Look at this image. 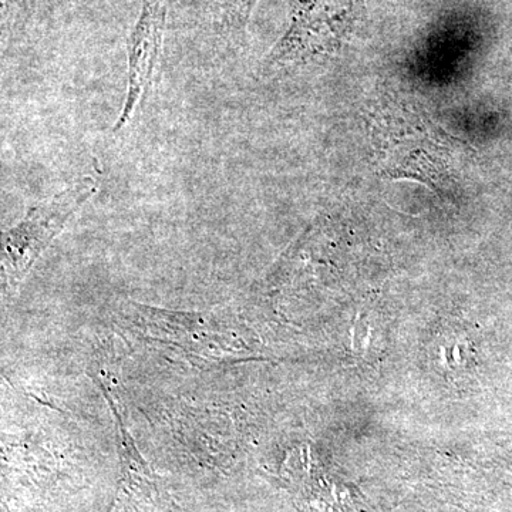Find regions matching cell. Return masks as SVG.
<instances>
[{
	"label": "cell",
	"instance_id": "obj_3",
	"mask_svg": "<svg viewBox=\"0 0 512 512\" xmlns=\"http://www.w3.org/2000/svg\"><path fill=\"white\" fill-rule=\"evenodd\" d=\"M356 0H298L285 35L266 56V74L333 55L345 42Z\"/></svg>",
	"mask_w": 512,
	"mask_h": 512
},
{
	"label": "cell",
	"instance_id": "obj_2",
	"mask_svg": "<svg viewBox=\"0 0 512 512\" xmlns=\"http://www.w3.org/2000/svg\"><path fill=\"white\" fill-rule=\"evenodd\" d=\"M97 181L84 177L66 190L37 202L3 234L2 269L8 285H18L70 218L96 194Z\"/></svg>",
	"mask_w": 512,
	"mask_h": 512
},
{
	"label": "cell",
	"instance_id": "obj_1",
	"mask_svg": "<svg viewBox=\"0 0 512 512\" xmlns=\"http://www.w3.org/2000/svg\"><path fill=\"white\" fill-rule=\"evenodd\" d=\"M372 160L386 180H410L443 192L454 181L450 141L416 107L383 96L366 116Z\"/></svg>",
	"mask_w": 512,
	"mask_h": 512
},
{
	"label": "cell",
	"instance_id": "obj_5",
	"mask_svg": "<svg viewBox=\"0 0 512 512\" xmlns=\"http://www.w3.org/2000/svg\"><path fill=\"white\" fill-rule=\"evenodd\" d=\"M259 0H187L195 22L221 36H242Z\"/></svg>",
	"mask_w": 512,
	"mask_h": 512
},
{
	"label": "cell",
	"instance_id": "obj_4",
	"mask_svg": "<svg viewBox=\"0 0 512 512\" xmlns=\"http://www.w3.org/2000/svg\"><path fill=\"white\" fill-rule=\"evenodd\" d=\"M167 13V0H141L140 13L128 37L126 100L114 124V133H119L133 120L153 89L163 52Z\"/></svg>",
	"mask_w": 512,
	"mask_h": 512
}]
</instances>
